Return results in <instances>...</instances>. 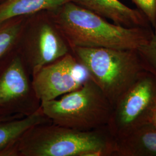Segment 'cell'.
I'll return each instance as SVG.
<instances>
[{
    "label": "cell",
    "mask_w": 156,
    "mask_h": 156,
    "mask_svg": "<svg viewBox=\"0 0 156 156\" xmlns=\"http://www.w3.org/2000/svg\"><path fill=\"white\" fill-rule=\"evenodd\" d=\"M51 20L74 47L138 49L146 44L153 28H127L108 22L106 19L73 2H69L54 11Z\"/></svg>",
    "instance_id": "2"
},
{
    "label": "cell",
    "mask_w": 156,
    "mask_h": 156,
    "mask_svg": "<svg viewBox=\"0 0 156 156\" xmlns=\"http://www.w3.org/2000/svg\"><path fill=\"white\" fill-rule=\"evenodd\" d=\"M51 123L41 108L32 115L0 121V153L34 126Z\"/></svg>",
    "instance_id": "12"
},
{
    "label": "cell",
    "mask_w": 156,
    "mask_h": 156,
    "mask_svg": "<svg viewBox=\"0 0 156 156\" xmlns=\"http://www.w3.org/2000/svg\"><path fill=\"white\" fill-rule=\"evenodd\" d=\"M72 2L93 12L115 24L127 28H152L145 15L138 9H133L119 0H72Z\"/></svg>",
    "instance_id": "9"
},
{
    "label": "cell",
    "mask_w": 156,
    "mask_h": 156,
    "mask_svg": "<svg viewBox=\"0 0 156 156\" xmlns=\"http://www.w3.org/2000/svg\"><path fill=\"white\" fill-rule=\"evenodd\" d=\"M150 124L153 127H154V128H156V105L154 109L153 113L152 114Z\"/></svg>",
    "instance_id": "16"
},
{
    "label": "cell",
    "mask_w": 156,
    "mask_h": 156,
    "mask_svg": "<svg viewBox=\"0 0 156 156\" xmlns=\"http://www.w3.org/2000/svg\"><path fill=\"white\" fill-rule=\"evenodd\" d=\"M156 105V77L146 71L113 106L106 126L119 139L150 124Z\"/></svg>",
    "instance_id": "5"
},
{
    "label": "cell",
    "mask_w": 156,
    "mask_h": 156,
    "mask_svg": "<svg viewBox=\"0 0 156 156\" xmlns=\"http://www.w3.org/2000/svg\"><path fill=\"white\" fill-rule=\"evenodd\" d=\"M114 149L106 126L80 131L49 123L28 129L0 156H113Z\"/></svg>",
    "instance_id": "1"
},
{
    "label": "cell",
    "mask_w": 156,
    "mask_h": 156,
    "mask_svg": "<svg viewBox=\"0 0 156 156\" xmlns=\"http://www.w3.org/2000/svg\"><path fill=\"white\" fill-rule=\"evenodd\" d=\"M138 51L146 70L156 77V26L150 40L138 49Z\"/></svg>",
    "instance_id": "14"
},
{
    "label": "cell",
    "mask_w": 156,
    "mask_h": 156,
    "mask_svg": "<svg viewBox=\"0 0 156 156\" xmlns=\"http://www.w3.org/2000/svg\"><path fill=\"white\" fill-rule=\"evenodd\" d=\"M89 78L86 69L70 52L39 69L32 77V83L42 102L77 89Z\"/></svg>",
    "instance_id": "8"
},
{
    "label": "cell",
    "mask_w": 156,
    "mask_h": 156,
    "mask_svg": "<svg viewBox=\"0 0 156 156\" xmlns=\"http://www.w3.org/2000/svg\"><path fill=\"white\" fill-rule=\"evenodd\" d=\"M71 53L112 106L147 71L138 49L74 47Z\"/></svg>",
    "instance_id": "3"
},
{
    "label": "cell",
    "mask_w": 156,
    "mask_h": 156,
    "mask_svg": "<svg viewBox=\"0 0 156 156\" xmlns=\"http://www.w3.org/2000/svg\"><path fill=\"white\" fill-rule=\"evenodd\" d=\"M151 23L153 28L156 26V0H131Z\"/></svg>",
    "instance_id": "15"
},
{
    "label": "cell",
    "mask_w": 156,
    "mask_h": 156,
    "mask_svg": "<svg viewBox=\"0 0 156 156\" xmlns=\"http://www.w3.org/2000/svg\"><path fill=\"white\" fill-rule=\"evenodd\" d=\"M52 123L80 131L105 126L113 106L99 87L89 78L80 87L41 104Z\"/></svg>",
    "instance_id": "4"
},
{
    "label": "cell",
    "mask_w": 156,
    "mask_h": 156,
    "mask_svg": "<svg viewBox=\"0 0 156 156\" xmlns=\"http://www.w3.org/2000/svg\"><path fill=\"white\" fill-rule=\"evenodd\" d=\"M72 0H4L0 3V24L42 11H54Z\"/></svg>",
    "instance_id": "11"
},
{
    "label": "cell",
    "mask_w": 156,
    "mask_h": 156,
    "mask_svg": "<svg viewBox=\"0 0 156 156\" xmlns=\"http://www.w3.org/2000/svg\"><path fill=\"white\" fill-rule=\"evenodd\" d=\"M41 104L16 46L0 60V118L30 116Z\"/></svg>",
    "instance_id": "6"
},
{
    "label": "cell",
    "mask_w": 156,
    "mask_h": 156,
    "mask_svg": "<svg viewBox=\"0 0 156 156\" xmlns=\"http://www.w3.org/2000/svg\"><path fill=\"white\" fill-rule=\"evenodd\" d=\"M113 156H156V128L149 124L115 139Z\"/></svg>",
    "instance_id": "10"
},
{
    "label": "cell",
    "mask_w": 156,
    "mask_h": 156,
    "mask_svg": "<svg viewBox=\"0 0 156 156\" xmlns=\"http://www.w3.org/2000/svg\"><path fill=\"white\" fill-rule=\"evenodd\" d=\"M26 25L20 17L0 24V60L16 46Z\"/></svg>",
    "instance_id": "13"
},
{
    "label": "cell",
    "mask_w": 156,
    "mask_h": 156,
    "mask_svg": "<svg viewBox=\"0 0 156 156\" xmlns=\"http://www.w3.org/2000/svg\"><path fill=\"white\" fill-rule=\"evenodd\" d=\"M14 118H17V117H8V118H0V121H3V120H9L12 119H14Z\"/></svg>",
    "instance_id": "17"
},
{
    "label": "cell",
    "mask_w": 156,
    "mask_h": 156,
    "mask_svg": "<svg viewBox=\"0 0 156 156\" xmlns=\"http://www.w3.org/2000/svg\"><path fill=\"white\" fill-rule=\"evenodd\" d=\"M16 49L31 79L42 67L71 52L66 40L51 20L26 24Z\"/></svg>",
    "instance_id": "7"
}]
</instances>
